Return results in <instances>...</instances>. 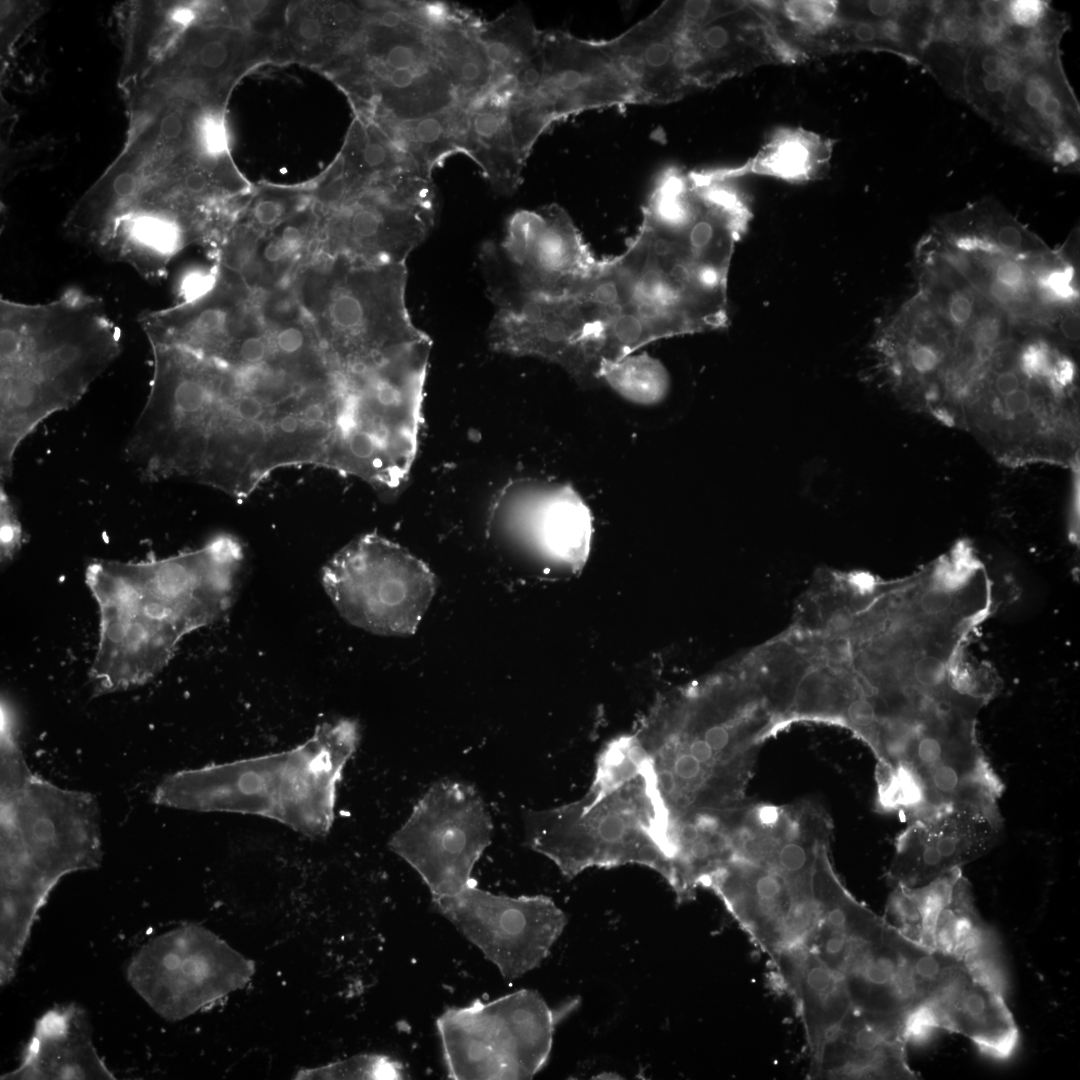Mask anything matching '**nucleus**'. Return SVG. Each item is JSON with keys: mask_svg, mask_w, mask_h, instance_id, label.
Segmentation results:
<instances>
[{"mask_svg": "<svg viewBox=\"0 0 1080 1080\" xmlns=\"http://www.w3.org/2000/svg\"><path fill=\"white\" fill-rule=\"evenodd\" d=\"M338 406V383L315 370L181 354L152 377L137 444L158 480L185 478L246 497L278 468L325 466Z\"/></svg>", "mask_w": 1080, "mask_h": 1080, "instance_id": "1", "label": "nucleus"}, {"mask_svg": "<svg viewBox=\"0 0 1080 1080\" xmlns=\"http://www.w3.org/2000/svg\"><path fill=\"white\" fill-rule=\"evenodd\" d=\"M243 563V547L229 534L163 559L92 561L85 579L99 610L95 693L141 686L161 672L185 635L231 607Z\"/></svg>", "mask_w": 1080, "mask_h": 1080, "instance_id": "2", "label": "nucleus"}, {"mask_svg": "<svg viewBox=\"0 0 1080 1080\" xmlns=\"http://www.w3.org/2000/svg\"><path fill=\"white\" fill-rule=\"evenodd\" d=\"M728 272L691 229L649 217L626 250L602 260L580 294L600 337V360L650 342L728 325Z\"/></svg>", "mask_w": 1080, "mask_h": 1080, "instance_id": "3", "label": "nucleus"}, {"mask_svg": "<svg viewBox=\"0 0 1080 1080\" xmlns=\"http://www.w3.org/2000/svg\"><path fill=\"white\" fill-rule=\"evenodd\" d=\"M0 982L15 976L39 911L66 875L98 868L99 808L88 792L34 774L20 729H1Z\"/></svg>", "mask_w": 1080, "mask_h": 1080, "instance_id": "4", "label": "nucleus"}, {"mask_svg": "<svg viewBox=\"0 0 1080 1080\" xmlns=\"http://www.w3.org/2000/svg\"><path fill=\"white\" fill-rule=\"evenodd\" d=\"M103 301L78 288L45 303L0 301V477L22 441L74 406L121 352Z\"/></svg>", "mask_w": 1080, "mask_h": 1080, "instance_id": "5", "label": "nucleus"}, {"mask_svg": "<svg viewBox=\"0 0 1080 1080\" xmlns=\"http://www.w3.org/2000/svg\"><path fill=\"white\" fill-rule=\"evenodd\" d=\"M359 740L355 720L326 722L290 750L168 775L153 802L260 816L308 837H324L333 824L338 784Z\"/></svg>", "mask_w": 1080, "mask_h": 1080, "instance_id": "6", "label": "nucleus"}, {"mask_svg": "<svg viewBox=\"0 0 1080 1080\" xmlns=\"http://www.w3.org/2000/svg\"><path fill=\"white\" fill-rule=\"evenodd\" d=\"M527 845L567 878L589 867L640 864L669 883V817L649 758L639 768L598 763L580 800L524 815Z\"/></svg>", "mask_w": 1080, "mask_h": 1080, "instance_id": "7", "label": "nucleus"}, {"mask_svg": "<svg viewBox=\"0 0 1080 1080\" xmlns=\"http://www.w3.org/2000/svg\"><path fill=\"white\" fill-rule=\"evenodd\" d=\"M430 337L380 359L335 366V434L325 467L357 477L380 495L405 485L417 454Z\"/></svg>", "mask_w": 1080, "mask_h": 1080, "instance_id": "8", "label": "nucleus"}, {"mask_svg": "<svg viewBox=\"0 0 1080 1080\" xmlns=\"http://www.w3.org/2000/svg\"><path fill=\"white\" fill-rule=\"evenodd\" d=\"M405 264H368L344 255L308 266L295 296L334 365L374 360L429 337L405 302Z\"/></svg>", "mask_w": 1080, "mask_h": 1080, "instance_id": "9", "label": "nucleus"}, {"mask_svg": "<svg viewBox=\"0 0 1080 1080\" xmlns=\"http://www.w3.org/2000/svg\"><path fill=\"white\" fill-rule=\"evenodd\" d=\"M558 1014L530 989L447 1008L436 1025L448 1077L533 1078L549 1058Z\"/></svg>", "mask_w": 1080, "mask_h": 1080, "instance_id": "10", "label": "nucleus"}, {"mask_svg": "<svg viewBox=\"0 0 1080 1080\" xmlns=\"http://www.w3.org/2000/svg\"><path fill=\"white\" fill-rule=\"evenodd\" d=\"M321 578L344 619L380 635L413 634L437 586L424 562L374 533L337 552L323 567Z\"/></svg>", "mask_w": 1080, "mask_h": 1080, "instance_id": "11", "label": "nucleus"}, {"mask_svg": "<svg viewBox=\"0 0 1080 1080\" xmlns=\"http://www.w3.org/2000/svg\"><path fill=\"white\" fill-rule=\"evenodd\" d=\"M254 971L252 960L215 933L186 924L143 944L126 978L155 1013L179 1021L243 989Z\"/></svg>", "mask_w": 1080, "mask_h": 1080, "instance_id": "12", "label": "nucleus"}, {"mask_svg": "<svg viewBox=\"0 0 1080 1080\" xmlns=\"http://www.w3.org/2000/svg\"><path fill=\"white\" fill-rule=\"evenodd\" d=\"M493 833L491 816L475 787L442 779L422 795L388 844L417 872L432 898H438L474 884L473 868Z\"/></svg>", "mask_w": 1080, "mask_h": 1080, "instance_id": "13", "label": "nucleus"}, {"mask_svg": "<svg viewBox=\"0 0 1080 1080\" xmlns=\"http://www.w3.org/2000/svg\"><path fill=\"white\" fill-rule=\"evenodd\" d=\"M342 202L327 230V254L368 264H405L436 218L435 186L418 176L371 182Z\"/></svg>", "mask_w": 1080, "mask_h": 1080, "instance_id": "14", "label": "nucleus"}, {"mask_svg": "<svg viewBox=\"0 0 1080 1080\" xmlns=\"http://www.w3.org/2000/svg\"><path fill=\"white\" fill-rule=\"evenodd\" d=\"M492 270L534 294L578 296L598 273L597 259L568 212L557 204L519 210L509 218L501 243L480 252Z\"/></svg>", "mask_w": 1080, "mask_h": 1080, "instance_id": "15", "label": "nucleus"}, {"mask_svg": "<svg viewBox=\"0 0 1080 1080\" xmlns=\"http://www.w3.org/2000/svg\"><path fill=\"white\" fill-rule=\"evenodd\" d=\"M432 904L507 981L540 966L567 924L564 912L547 896L497 895L475 884L432 898Z\"/></svg>", "mask_w": 1080, "mask_h": 1080, "instance_id": "16", "label": "nucleus"}, {"mask_svg": "<svg viewBox=\"0 0 1080 1080\" xmlns=\"http://www.w3.org/2000/svg\"><path fill=\"white\" fill-rule=\"evenodd\" d=\"M883 918L916 945L980 969L1004 985L1001 948L962 868L914 887L895 885Z\"/></svg>", "mask_w": 1080, "mask_h": 1080, "instance_id": "17", "label": "nucleus"}, {"mask_svg": "<svg viewBox=\"0 0 1080 1080\" xmlns=\"http://www.w3.org/2000/svg\"><path fill=\"white\" fill-rule=\"evenodd\" d=\"M483 273L497 307L488 328L493 350L541 357L562 366L580 382L596 380L588 324L577 296L534 294L496 272Z\"/></svg>", "mask_w": 1080, "mask_h": 1080, "instance_id": "18", "label": "nucleus"}, {"mask_svg": "<svg viewBox=\"0 0 1080 1080\" xmlns=\"http://www.w3.org/2000/svg\"><path fill=\"white\" fill-rule=\"evenodd\" d=\"M355 69L357 93L373 99L384 117L415 119L457 102L428 31L416 24L375 32Z\"/></svg>", "mask_w": 1080, "mask_h": 1080, "instance_id": "19", "label": "nucleus"}, {"mask_svg": "<svg viewBox=\"0 0 1080 1080\" xmlns=\"http://www.w3.org/2000/svg\"><path fill=\"white\" fill-rule=\"evenodd\" d=\"M713 891L752 942L772 960L806 943L815 922L810 886L736 856L700 881Z\"/></svg>", "mask_w": 1080, "mask_h": 1080, "instance_id": "20", "label": "nucleus"}, {"mask_svg": "<svg viewBox=\"0 0 1080 1080\" xmlns=\"http://www.w3.org/2000/svg\"><path fill=\"white\" fill-rule=\"evenodd\" d=\"M908 818L886 873L892 886H919L962 868L986 854L1002 828L998 806L990 803L953 802Z\"/></svg>", "mask_w": 1080, "mask_h": 1080, "instance_id": "21", "label": "nucleus"}, {"mask_svg": "<svg viewBox=\"0 0 1080 1080\" xmlns=\"http://www.w3.org/2000/svg\"><path fill=\"white\" fill-rule=\"evenodd\" d=\"M542 58L537 100L555 123L587 110L637 104L632 84L606 40L544 30Z\"/></svg>", "mask_w": 1080, "mask_h": 1080, "instance_id": "22", "label": "nucleus"}, {"mask_svg": "<svg viewBox=\"0 0 1080 1080\" xmlns=\"http://www.w3.org/2000/svg\"><path fill=\"white\" fill-rule=\"evenodd\" d=\"M907 1018L852 1009L810 1056L811 1079L915 1080L908 1063Z\"/></svg>", "mask_w": 1080, "mask_h": 1080, "instance_id": "23", "label": "nucleus"}, {"mask_svg": "<svg viewBox=\"0 0 1080 1080\" xmlns=\"http://www.w3.org/2000/svg\"><path fill=\"white\" fill-rule=\"evenodd\" d=\"M493 518L527 534L543 555L573 571L581 569L590 552L592 516L568 485H513L499 497Z\"/></svg>", "mask_w": 1080, "mask_h": 1080, "instance_id": "24", "label": "nucleus"}, {"mask_svg": "<svg viewBox=\"0 0 1080 1080\" xmlns=\"http://www.w3.org/2000/svg\"><path fill=\"white\" fill-rule=\"evenodd\" d=\"M2 1080L115 1079L98 1054L86 1012L55 1006L35 1021L18 1066Z\"/></svg>", "mask_w": 1080, "mask_h": 1080, "instance_id": "25", "label": "nucleus"}, {"mask_svg": "<svg viewBox=\"0 0 1080 1080\" xmlns=\"http://www.w3.org/2000/svg\"><path fill=\"white\" fill-rule=\"evenodd\" d=\"M830 841L816 850L810 893L815 922L806 945L831 970L841 975L855 947L874 935L885 920L858 901L838 877L830 858Z\"/></svg>", "mask_w": 1080, "mask_h": 1080, "instance_id": "26", "label": "nucleus"}, {"mask_svg": "<svg viewBox=\"0 0 1080 1080\" xmlns=\"http://www.w3.org/2000/svg\"><path fill=\"white\" fill-rule=\"evenodd\" d=\"M772 963L797 1005L812 1056L853 1009L843 979L805 943L784 949Z\"/></svg>", "mask_w": 1080, "mask_h": 1080, "instance_id": "27", "label": "nucleus"}, {"mask_svg": "<svg viewBox=\"0 0 1080 1080\" xmlns=\"http://www.w3.org/2000/svg\"><path fill=\"white\" fill-rule=\"evenodd\" d=\"M193 10L171 2L136 1L121 12L123 61L119 86L123 89L140 78L172 41L190 25Z\"/></svg>", "mask_w": 1080, "mask_h": 1080, "instance_id": "28", "label": "nucleus"}, {"mask_svg": "<svg viewBox=\"0 0 1080 1080\" xmlns=\"http://www.w3.org/2000/svg\"><path fill=\"white\" fill-rule=\"evenodd\" d=\"M384 124L381 128L426 178L432 179L433 171L450 156L459 153L468 156L469 107L459 102L415 119L385 117Z\"/></svg>", "mask_w": 1080, "mask_h": 1080, "instance_id": "29", "label": "nucleus"}, {"mask_svg": "<svg viewBox=\"0 0 1080 1080\" xmlns=\"http://www.w3.org/2000/svg\"><path fill=\"white\" fill-rule=\"evenodd\" d=\"M469 116L468 156L480 166L496 194H513L522 182L526 160L514 143L505 106L483 96L469 107Z\"/></svg>", "mask_w": 1080, "mask_h": 1080, "instance_id": "30", "label": "nucleus"}, {"mask_svg": "<svg viewBox=\"0 0 1080 1080\" xmlns=\"http://www.w3.org/2000/svg\"><path fill=\"white\" fill-rule=\"evenodd\" d=\"M481 21L468 11L461 18L427 30L457 102L467 107L487 93L493 80L492 64L477 35Z\"/></svg>", "mask_w": 1080, "mask_h": 1080, "instance_id": "31", "label": "nucleus"}, {"mask_svg": "<svg viewBox=\"0 0 1080 1080\" xmlns=\"http://www.w3.org/2000/svg\"><path fill=\"white\" fill-rule=\"evenodd\" d=\"M477 35L493 67L492 83L515 77L542 50V30L521 3L491 21L482 20Z\"/></svg>", "mask_w": 1080, "mask_h": 1080, "instance_id": "32", "label": "nucleus"}, {"mask_svg": "<svg viewBox=\"0 0 1080 1080\" xmlns=\"http://www.w3.org/2000/svg\"><path fill=\"white\" fill-rule=\"evenodd\" d=\"M597 378L624 399L640 405L661 402L670 388L669 374L664 365L646 353L630 354L617 361L602 363Z\"/></svg>", "mask_w": 1080, "mask_h": 1080, "instance_id": "33", "label": "nucleus"}, {"mask_svg": "<svg viewBox=\"0 0 1080 1080\" xmlns=\"http://www.w3.org/2000/svg\"><path fill=\"white\" fill-rule=\"evenodd\" d=\"M399 1062L381 1054H361L322 1067L301 1069L295 1079H402Z\"/></svg>", "mask_w": 1080, "mask_h": 1080, "instance_id": "34", "label": "nucleus"}, {"mask_svg": "<svg viewBox=\"0 0 1080 1080\" xmlns=\"http://www.w3.org/2000/svg\"><path fill=\"white\" fill-rule=\"evenodd\" d=\"M45 4L38 1H1V61L11 51L25 30L43 14Z\"/></svg>", "mask_w": 1080, "mask_h": 1080, "instance_id": "35", "label": "nucleus"}, {"mask_svg": "<svg viewBox=\"0 0 1080 1080\" xmlns=\"http://www.w3.org/2000/svg\"><path fill=\"white\" fill-rule=\"evenodd\" d=\"M0 551L2 562L13 559L21 546L22 530L14 506L1 485L0 488Z\"/></svg>", "mask_w": 1080, "mask_h": 1080, "instance_id": "36", "label": "nucleus"}, {"mask_svg": "<svg viewBox=\"0 0 1080 1080\" xmlns=\"http://www.w3.org/2000/svg\"><path fill=\"white\" fill-rule=\"evenodd\" d=\"M797 141H790L780 147L779 154L773 160L771 171L786 178H803L811 172L808 150Z\"/></svg>", "mask_w": 1080, "mask_h": 1080, "instance_id": "37", "label": "nucleus"}, {"mask_svg": "<svg viewBox=\"0 0 1080 1080\" xmlns=\"http://www.w3.org/2000/svg\"><path fill=\"white\" fill-rule=\"evenodd\" d=\"M288 212V202L280 196L265 195L254 202L251 216L257 227L268 229L278 225Z\"/></svg>", "mask_w": 1080, "mask_h": 1080, "instance_id": "38", "label": "nucleus"}, {"mask_svg": "<svg viewBox=\"0 0 1080 1080\" xmlns=\"http://www.w3.org/2000/svg\"><path fill=\"white\" fill-rule=\"evenodd\" d=\"M296 34L304 42H314L322 34L319 19L311 13H303L296 21Z\"/></svg>", "mask_w": 1080, "mask_h": 1080, "instance_id": "39", "label": "nucleus"}]
</instances>
